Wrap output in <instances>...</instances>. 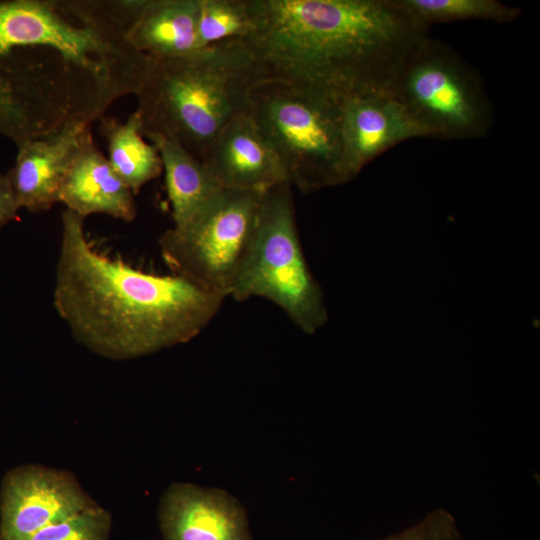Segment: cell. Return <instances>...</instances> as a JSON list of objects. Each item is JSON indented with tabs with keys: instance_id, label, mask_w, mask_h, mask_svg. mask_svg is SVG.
<instances>
[{
	"instance_id": "6da1fadb",
	"label": "cell",
	"mask_w": 540,
	"mask_h": 540,
	"mask_svg": "<svg viewBox=\"0 0 540 540\" xmlns=\"http://www.w3.org/2000/svg\"><path fill=\"white\" fill-rule=\"evenodd\" d=\"M145 0H0V134L16 146L92 124L136 95L152 58L126 32Z\"/></svg>"
},
{
	"instance_id": "7a4b0ae2",
	"label": "cell",
	"mask_w": 540,
	"mask_h": 540,
	"mask_svg": "<svg viewBox=\"0 0 540 540\" xmlns=\"http://www.w3.org/2000/svg\"><path fill=\"white\" fill-rule=\"evenodd\" d=\"M251 33L241 39L267 79L340 100L384 93L407 54L428 34L398 0H246Z\"/></svg>"
},
{
	"instance_id": "3957f363",
	"label": "cell",
	"mask_w": 540,
	"mask_h": 540,
	"mask_svg": "<svg viewBox=\"0 0 540 540\" xmlns=\"http://www.w3.org/2000/svg\"><path fill=\"white\" fill-rule=\"evenodd\" d=\"M84 220L62 213L53 289L54 308L78 343L108 359H135L191 341L217 315L224 297L100 252Z\"/></svg>"
},
{
	"instance_id": "277c9868",
	"label": "cell",
	"mask_w": 540,
	"mask_h": 540,
	"mask_svg": "<svg viewBox=\"0 0 540 540\" xmlns=\"http://www.w3.org/2000/svg\"><path fill=\"white\" fill-rule=\"evenodd\" d=\"M151 58L136 94L142 135L170 137L200 161L220 131L247 112L251 91L267 79L241 39L188 56Z\"/></svg>"
},
{
	"instance_id": "5b68a950",
	"label": "cell",
	"mask_w": 540,
	"mask_h": 540,
	"mask_svg": "<svg viewBox=\"0 0 540 540\" xmlns=\"http://www.w3.org/2000/svg\"><path fill=\"white\" fill-rule=\"evenodd\" d=\"M342 101L278 79L253 88L247 114L279 158L288 182L304 194L348 182Z\"/></svg>"
},
{
	"instance_id": "8992f818",
	"label": "cell",
	"mask_w": 540,
	"mask_h": 540,
	"mask_svg": "<svg viewBox=\"0 0 540 540\" xmlns=\"http://www.w3.org/2000/svg\"><path fill=\"white\" fill-rule=\"evenodd\" d=\"M292 188L282 182L261 192L254 239L230 296L240 302L267 299L313 334L326 324L328 313L302 250Z\"/></svg>"
},
{
	"instance_id": "52a82bcc",
	"label": "cell",
	"mask_w": 540,
	"mask_h": 540,
	"mask_svg": "<svg viewBox=\"0 0 540 540\" xmlns=\"http://www.w3.org/2000/svg\"><path fill=\"white\" fill-rule=\"evenodd\" d=\"M384 93L424 137L482 138L493 126V107L479 73L429 35L407 54Z\"/></svg>"
},
{
	"instance_id": "ba28073f",
	"label": "cell",
	"mask_w": 540,
	"mask_h": 540,
	"mask_svg": "<svg viewBox=\"0 0 540 540\" xmlns=\"http://www.w3.org/2000/svg\"><path fill=\"white\" fill-rule=\"evenodd\" d=\"M261 192L221 189L186 222L166 230L158 244L173 274L230 296L254 239Z\"/></svg>"
},
{
	"instance_id": "9c48e42d",
	"label": "cell",
	"mask_w": 540,
	"mask_h": 540,
	"mask_svg": "<svg viewBox=\"0 0 540 540\" xmlns=\"http://www.w3.org/2000/svg\"><path fill=\"white\" fill-rule=\"evenodd\" d=\"M98 505L67 470L39 464L15 467L1 484L0 540H28Z\"/></svg>"
},
{
	"instance_id": "30bf717a",
	"label": "cell",
	"mask_w": 540,
	"mask_h": 540,
	"mask_svg": "<svg viewBox=\"0 0 540 540\" xmlns=\"http://www.w3.org/2000/svg\"><path fill=\"white\" fill-rule=\"evenodd\" d=\"M91 137V124L75 122L18 144L6 176L20 208L39 213L58 203L64 175Z\"/></svg>"
},
{
	"instance_id": "8fae6325",
	"label": "cell",
	"mask_w": 540,
	"mask_h": 540,
	"mask_svg": "<svg viewBox=\"0 0 540 540\" xmlns=\"http://www.w3.org/2000/svg\"><path fill=\"white\" fill-rule=\"evenodd\" d=\"M158 520L165 540H253L239 502L219 489L174 483L161 497Z\"/></svg>"
},
{
	"instance_id": "7c38bea8",
	"label": "cell",
	"mask_w": 540,
	"mask_h": 540,
	"mask_svg": "<svg viewBox=\"0 0 540 540\" xmlns=\"http://www.w3.org/2000/svg\"><path fill=\"white\" fill-rule=\"evenodd\" d=\"M202 162L223 189L261 192L288 182L279 158L247 113L220 131Z\"/></svg>"
},
{
	"instance_id": "4fadbf2b",
	"label": "cell",
	"mask_w": 540,
	"mask_h": 540,
	"mask_svg": "<svg viewBox=\"0 0 540 540\" xmlns=\"http://www.w3.org/2000/svg\"><path fill=\"white\" fill-rule=\"evenodd\" d=\"M344 166L348 182L393 146L424 137L402 107L385 93L354 95L342 101Z\"/></svg>"
},
{
	"instance_id": "5bb4252c",
	"label": "cell",
	"mask_w": 540,
	"mask_h": 540,
	"mask_svg": "<svg viewBox=\"0 0 540 540\" xmlns=\"http://www.w3.org/2000/svg\"><path fill=\"white\" fill-rule=\"evenodd\" d=\"M59 202L83 218L105 214L131 222L137 215L135 195L98 150L93 137L84 144L66 171Z\"/></svg>"
},
{
	"instance_id": "9a60e30c",
	"label": "cell",
	"mask_w": 540,
	"mask_h": 540,
	"mask_svg": "<svg viewBox=\"0 0 540 540\" xmlns=\"http://www.w3.org/2000/svg\"><path fill=\"white\" fill-rule=\"evenodd\" d=\"M200 0H146L126 32L136 51L154 58H175L201 50L197 26Z\"/></svg>"
},
{
	"instance_id": "2e32d148",
	"label": "cell",
	"mask_w": 540,
	"mask_h": 540,
	"mask_svg": "<svg viewBox=\"0 0 540 540\" xmlns=\"http://www.w3.org/2000/svg\"><path fill=\"white\" fill-rule=\"evenodd\" d=\"M144 137L160 155L174 225H181L223 188L206 165L176 140L156 133Z\"/></svg>"
},
{
	"instance_id": "e0dca14e",
	"label": "cell",
	"mask_w": 540,
	"mask_h": 540,
	"mask_svg": "<svg viewBox=\"0 0 540 540\" xmlns=\"http://www.w3.org/2000/svg\"><path fill=\"white\" fill-rule=\"evenodd\" d=\"M99 121L100 132L107 141V159L111 167L137 195L146 183L163 171L157 149L143 139L142 122L136 110L125 122L106 115Z\"/></svg>"
},
{
	"instance_id": "ac0fdd59",
	"label": "cell",
	"mask_w": 540,
	"mask_h": 540,
	"mask_svg": "<svg viewBox=\"0 0 540 540\" xmlns=\"http://www.w3.org/2000/svg\"><path fill=\"white\" fill-rule=\"evenodd\" d=\"M421 25L466 19H484L500 24L511 23L522 10L497 0H398Z\"/></svg>"
},
{
	"instance_id": "d6986e66",
	"label": "cell",
	"mask_w": 540,
	"mask_h": 540,
	"mask_svg": "<svg viewBox=\"0 0 540 540\" xmlns=\"http://www.w3.org/2000/svg\"><path fill=\"white\" fill-rule=\"evenodd\" d=\"M252 31L246 0H200L197 36L201 49Z\"/></svg>"
},
{
	"instance_id": "ffe728a7",
	"label": "cell",
	"mask_w": 540,
	"mask_h": 540,
	"mask_svg": "<svg viewBox=\"0 0 540 540\" xmlns=\"http://www.w3.org/2000/svg\"><path fill=\"white\" fill-rule=\"evenodd\" d=\"M110 512L100 505L44 528L28 540H110Z\"/></svg>"
},
{
	"instance_id": "44dd1931",
	"label": "cell",
	"mask_w": 540,
	"mask_h": 540,
	"mask_svg": "<svg viewBox=\"0 0 540 540\" xmlns=\"http://www.w3.org/2000/svg\"><path fill=\"white\" fill-rule=\"evenodd\" d=\"M373 540H464L453 515L438 508L397 533Z\"/></svg>"
},
{
	"instance_id": "7402d4cb",
	"label": "cell",
	"mask_w": 540,
	"mask_h": 540,
	"mask_svg": "<svg viewBox=\"0 0 540 540\" xmlns=\"http://www.w3.org/2000/svg\"><path fill=\"white\" fill-rule=\"evenodd\" d=\"M20 206L6 174L0 173V228L17 216Z\"/></svg>"
}]
</instances>
